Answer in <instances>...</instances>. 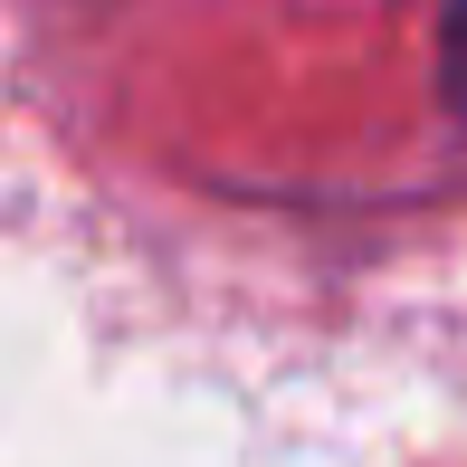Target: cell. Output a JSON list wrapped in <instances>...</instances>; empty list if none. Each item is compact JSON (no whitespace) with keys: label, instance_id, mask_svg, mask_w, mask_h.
<instances>
[{"label":"cell","instance_id":"obj_1","mask_svg":"<svg viewBox=\"0 0 467 467\" xmlns=\"http://www.w3.org/2000/svg\"><path fill=\"white\" fill-rule=\"evenodd\" d=\"M449 96L467 105V0H449Z\"/></svg>","mask_w":467,"mask_h":467}]
</instances>
